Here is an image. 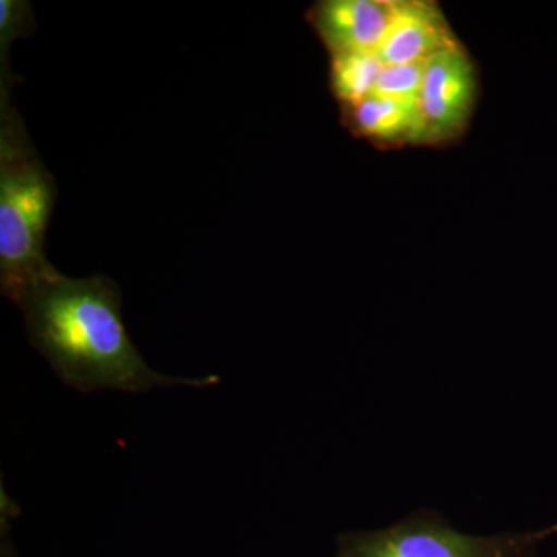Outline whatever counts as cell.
I'll list each match as a JSON object with an SVG mask.
<instances>
[{
	"mask_svg": "<svg viewBox=\"0 0 557 557\" xmlns=\"http://www.w3.org/2000/svg\"><path fill=\"white\" fill-rule=\"evenodd\" d=\"M383 69L384 64L376 53H344L332 57L330 81L341 106L348 108L358 104L375 94Z\"/></svg>",
	"mask_w": 557,
	"mask_h": 557,
	"instance_id": "cell-8",
	"label": "cell"
},
{
	"mask_svg": "<svg viewBox=\"0 0 557 557\" xmlns=\"http://www.w3.org/2000/svg\"><path fill=\"white\" fill-rule=\"evenodd\" d=\"M397 9L398 0H325L310 10L309 20L330 57L376 53Z\"/></svg>",
	"mask_w": 557,
	"mask_h": 557,
	"instance_id": "cell-5",
	"label": "cell"
},
{
	"mask_svg": "<svg viewBox=\"0 0 557 557\" xmlns=\"http://www.w3.org/2000/svg\"><path fill=\"white\" fill-rule=\"evenodd\" d=\"M33 10L24 0H0V60L5 65L14 39L30 35Z\"/></svg>",
	"mask_w": 557,
	"mask_h": 557,
	"instance_id": "cell-10",
	"label": "cell"
},
{
	"mask_svg": "<svg viewBox=\"0 0 557 557\" xmlns=\"http://www.w3.org/2000/svg\"><path fill=\"white\" fill-rule=\"evenodd\" d=\"M426 62L384 65L373 95L392 98V100L418 102L421 86H423Z\"/></svg>",
	"mask_w": 557,
	"mask_h": 557,
	"instance_id": "cell-9",
	"label": "cell"
},
{
	"mask_svg": "<svg viewBox=\"0 0 557 557\" xmlns=\"http://www.w3.org/2000/svg\"><path fill=\"white\" fill-rule=\"evenodd\" d=\"M344 119L355 134L380 145L428 143L418 102L370 95L358 104L344 108Z\"/></svg>",
	"mask_w": 557,
	"mask_h": 557,
	"instance_id": "cell-7",
	"label": "cell"
},
{
	"mask_svg": "<svg viewBox=\"0 0 557 557\" xmlns=\"http://www.w3.org/2000/svg\"><path fill=\"white\" fill-rule=\"evenodd\" d=\"M32 346L76 391L141 394L153 387H209L219 376L178 379L146 364L127 335L119 285L108 276L73 278L58 271L16 300Z\"/></svg>",
	"mask_w": 557,
	"mask_h": 557,
	"instance_id": "cell-1",
	"label": "cell"
},
{
	"mask_svg": "<svg viewBox=\"0 0 557 557\" xmlns=\"http://www.w3.org/2000/svg\"><path fill=\"white\" fill-rule=\"evenodd\" d=\"M557 527L533 533L469 536L454 530L438 512H416L381 531L339 537L336 557H533Z\"/></svg>",
	"mask_w": 557,
	"mask_h": 557,
	"instance_id": "cell-3",
	"label": "cell"
},
{
	"mask_svg": "<svg viewBox=\"0 0 557 557\" xmlns=\"http://www.w3.org/2000/svg\"><path fill=\"white\" fill-rule=\"evenodd\" d=\"M0 110V287L3 296L16 302L25 288L58 273L44 247L57 203V183L5 91Z\"/></svg>",
	"mask_w": 557,
	"mask_h": 557,
	"instance_id": "cell-2",
	"label": "cell"
},
{
	"mask_svg": "<svg viewBox=\"0 0 557 557\" xmlns=\"http://www.w3.org/2000/svg\"><path fill=\"white\" fill-rule=\"evenodd\" d=\"M457 40L435 3L426 0H398L394 22L381 42L379 54L384 65L426 62Z\"/></svg>",
	"mask_w": 557,
	"mask_h": 557,
	"instance_id": "cell-6",
	"label": "cell"
},
{
	"mask_svg": "<svg viewBox=\"0 0 557 557\" xmlns=\"http://www.w3.org/2000/svg\"><path fill=\"white\" fill-rule=\"evenodd\" d=\"M475 81L474 65L458 42L426 62L418 109L428 143L445 141L465 129L478 97Z\"/></svg>",
	"mask_w": 557,
	"mask_h": 557,
	"instance_id": "cell-4",
	"label": "cell"
}]
</instances>
